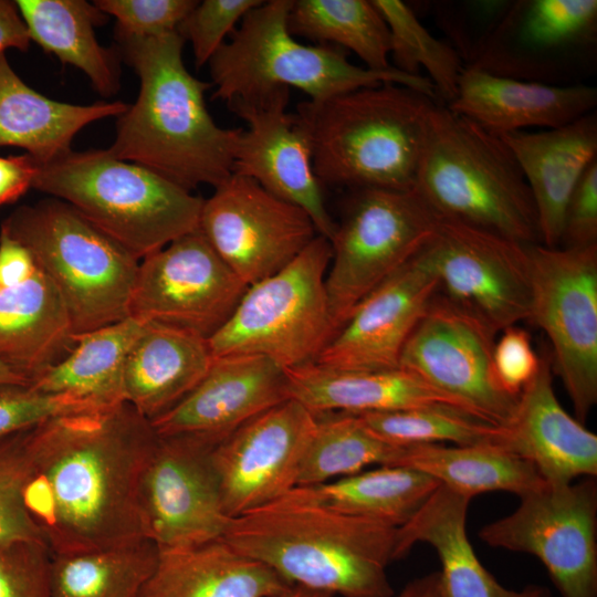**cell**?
<instances>
[{
	"label": "cell",
	"mask_w": 597,
	"mask_h": 597,
	"mask_svg": "<svg viewBox=\"0 0 597 597\" xmlns=\"http://www.w3.org/2000/svg\"><path fill=\"white\" fill-rule=\"evenodd\" d=\"M156 440L150 421L127 402L55 417L27 431L24 505L52 554L146 537L140 482Z\"/></svg>",
	"instance_id": "6da1fadb"
},
{
	"label": "cell",
	"mask_w": 597,
	"mask_h": 597,
	"mask_svg": "<svg viewBox=\"0 0 597 597\" xmlns=\"http://www.w3.org/2000/svg\"><path fill=\"white\" fill-rule=\"evenodd\" d=\"M118 40L140 86L136 102L118 116L106 150L190 192L230 178L242 128L220 127L208 112L205 92L212 84L187 70L180 34Z\"/></svg>",
	"instance_id": "7a4b0ae2"
},
{
	"label": "cell",
	"mask_w": 597,
	"mask_h": 597,
	"mask_svg": "<svg viewBox=\"0 0 597 597\" xmlns=\"http://www.w3.org/2000/svg\"><path fill=\"white\" fill-rule=\"evenodd\" d=\"M397 528L344 514L293 490L232 517L222 536L292 585L343 597H392Z\"/></svg>",
	"instance_id": "3957f363"
},
{
	"label": "cell",
	"mask_w": 597,
	"mask_h": 597,
	"mask_svg": "<svg viewBox=\"0 0 597 597\" xmlns=\"http://www.w3.org/2000/svg\"><path fill=\"white\" fill-rule=\"evenodd\" d=\"M438 104L419 91L385 82L300 103L295 115L322 186L411 190Z\"/></svg>",
	"instance_id": "277c9868"
},
{
	"label": "cell",
	"mask_w": 597,
	"mask_h": 597,
	"mask_svg": "<svg viewBox=\"0 0 597 597\" xmlns=\"http://www.w3.org/2000/svg\"><path fill=\"white\" fill-rule=\"evenodd\" d=\"M416 189L441 218L541 243L534 201L503 139L438 104Z\"/></svg>",
	"instance_id": "5b68a950"
},
{
	"label": "cell",
	"mask_w": 597,
	"mask_h": 597,
	"mask_svg": "<svg viewBox=\"0 0 597 597\" xmlns=\"http://www.w3.org/2000/svg\"><path fill=\"white\" fill-rule=\"evenodd\" d=\"M32 188L69 203L139 261L199 227L203 199L106 149L38 164Z\"/></svg>",
	"instance_id": "8992f818"
},
{
	"label": "cell",
	"mask_w": 597,
	"mask_h": 597,
	"mask_svg": "<svg viewBox=\"0 0 597 597\" xmlns=\"http://www.w3.org/2000/svg\"><path fill=\"white\" fill-rule=\"evenodd\" d=\"M292 0L263 1L241 20L231 39L209 61L213 98L250 100L277 87H295L311 102H322L360 87L397 83L437 100L427 76L396 69L374 71L349 62L334 45H306L291 34Z\"/></svg>",
	"instance_id": "52a82bcc"
},
{
	"label": "cell",
	"mask_w": 597,
	"mask_h": 597,
	"mask_svg": "<svg viewBox=\"0 0 597 597\" xmlns=\"http://www.w3.org/2000/svg\"><path fill=\"white\" fill-rule=\"evenodd\" d=\"M1 228L57 290L74 334L129 316L139 260L56 198L17 208Z\"/></svg>",
	"instance_id": "ba28073f"
},
{
	"label": "cell",
	"mask_w": 597,
	"mask_h": 597,
	"mask_svg": "<svg viewBox=\"0 0 597 597\" xmlns=\"http://www.w3.org/2000/svg\"><path fill=\"white\" fill-rule=\"evenodd\" d=\"M329 241L316 235L287 265L248 286L209 339L213 357L261 355L282 368L313 363L333 337L326 274Z\"/></svg>",
	"instance_id": "9c48e42d"
},
{
	"label": "cell",
	"mask_w": 597,
	"mask_h": 597,
	"mask_svg": "<svg viewBox=\"0 0 597 597\" xmlns=\"http://www.w3.org/2000/svg\"><path fill=\"white\" fill-rule=\"evenodd\" d=\"M352 190L329 240L325 283L334 334L370 292L422 249L440 218L417 189Z\"/></svg>",
	"instance_id": "30bf717a"
},
{
	"label": "cell",
	"mask_w": 597,
	"mask_h": 597,
	"mask_svg": "<svg viewBox=\"0 0 597 597\" xmlns=\"http://www.w3.org/2000/svg\"><path fill=\"white\" fill-rule=\"evenodd\" d=\"M531 300L527 321L553 348V366L584 423L597 402V244H526Z\"/></svg>",
	"instance_id": "8fae6325"
},
{
	"label": "cell",
	"mask_w": 597,
	"mask_h": 597,
	"mask_svg": "<svg viewBox=\"0 0 597 597\" xmlns=\"http://www.w3.org/2000/svg\"><path fill=\"white\" fill-rule=\"evenodd\" d=\"M509 515L481 528L494 548L541 561L563 597H597V483L543 484Z\"/></svg>",
	"instance_id": "7c38bea8"
},
{
	"label": "cell",
	"mask_w": 597,
	"mask_h": 597,
	"mask_svg": "<svg viewBox=\"0 0 597 597\" xmlns=\"http://www.w3.org/2000/svg\"><path fill=\"white\" fill-rule=\"evenodd\" d=\"M596 52V0H519L469 65L516 80L574 85L593 74Z\"/></svg>",
	"instance_id": "4fadbf2b"
},
{
	"label": "cell",
	"mask_w": 597,
	"mask_h": 597,
	"mask_svg": "<svg viewBox=\"0 0 597 597\" xmlns=\"http://www.w3.org/2000/svg\"><path fill=\"white\" fill-rule=\"evenodd\" d=\"M422 250L437 274L441 296L493 334L527 320L526 244L440 217Z\"/></svg>",
	"instance_id": "5bb4252c"
},
{
	"label": "cell",
	"mask_w": 597,
	"mask_h": 597,
	"mask_svg": "<svg viewBox=\"0 0 597 597\" xmlns=\"http://www.w3.org/2000/svg\"><path fill=\"white\" fill-rule=\"evenodd\" d=\"M221 440L158 436L140 482L145 536L159 552L181 551L221 540L229 524L212 463Z\"/></svg>",
	"instance_id": "9a60e30c"
},
{
	"label": "cell",
	"mask_w": 597,
	"mask_h": 597,
	"mask_svg": "<svg viewBox=\"0 0 597 597\" xmlns=\"http://www.w3.org/2000/svg\"><path fill=\"white\" fill-rule=\"evenodd\" d=\"M247 289L198 228L139 261L129 316L209 339Z\"/></svg>",
	"instance_id": "2e32d148"
},
{
	"label": "cell",
	"mask_w": 597,
	"mask_h": 597,
	"mask_svg": "<svg viewBox=\"0 0 597 597\" xmlns=\"http://www.w3.org/2000/svg\"><path fill=\"white\" fill-rule=\"evenodd\" d=\"M198 228L248 286L283 269L318 235L303 209L235 174L203 199Z\"/></svg>",
	"instance_id": "e0dca14e"
},
{
	"label": "cell",
	"mask_w": 597,
	"mask_h": 597,
	"mask_svg": "<svg viewBox=\"0 0 597 597\" xmlns=\"http://www.w3.org/2000/svg\"><path fill=\"white\" fill-rule=\"evenodd\" d=\"M496 335L438 293L406 342L399 367L458 401L475 417L504 426L517 398L502 392L492 375Z\"/></svg>",
	"instance_id": "ac0fdd59"
},
{
	"label": "cell",
	"mask_w": 597,
	"mask_h": 597,
	"mask_svg": "<svg viewBox=\"0 0 597 597\" xmlns=\"http://www.w3.org/2000/svg\"><path fill=\"white\" fill-rule=\"evenodd\" d=\"M316 416L287 399L244 422L212 450L223 509L232 519L297 485Z\"/></svg>",
	"instance_id": "d6986e66"
},
{
	"label": "cell",
	"mask_w": 597,
	"mask_h": 597,
	"mask_svg": "<svg viewBox=\"0 0 597 597\" xmlns=\"http://www.w3.org/2000/svg\"><path fill=\"white\" fill-rule=\"evenodd\" d=\"M290 88L227 103L248 124L238 139L233 174L256 181L272 195L303 209L318 235L332 239L336 222L325 206L312 163L308 137L295 113L286 112Z\"/></svg>",
	"instance_id": "ffe728a7"
},
{
	"label": "cell",
	"mask_w": 597,
	"mask_h": 597,
	"mask_svg": "<svg viewBox=\"0 0 597 597\" xmlns=\"http://www.w3.org/2000/svg\"><path fill=\"white\" fill-rule=\"evenodd\" d=\"M437 293V274L421 249L355 307L314 363L348 370L398 368L406 342Z\"/></svg>",
	"instance_id": "44dd1931"
},
{
	"label": "cell",
	"mask_w": 597,
	"mask_h": 597,
	"mask_svg": "<svg viewBox=\"0 0 597 597\" xmlns=\"http://www.w3.org/2000/svg\"><path fill=\"white\" fill-rule=\"evenodd\" d=\"M287 399L285 369L272 359L261 355L219 356L181 401L150 423L158 436L197 434L222 440Z\"/></svg>",
	"instance_id": "7402d4cb"
},
{
	"label": "cell",
	"mask_w": 597,
	"mask_h": 597,
	"mask_svg": "<svg viewBox=\"0 0 597 597\" xmlns=\"http://www.w3.org/2000/svg\"><path fill=\"white\" fill-rule=\"evenodd\" d=\"M552 362L538 369L517 398L513 416L500 427L495 444L531 463L546 484L597 475V436L570 416L553 388Z\"/></svg>",
	"instance_id": "603a6c76"
},
{
	"label": "cell",
	"mask_w": 597,
	"mask_h": 597,
	"mask_svg": "<svg viewBox=\"0 0 597 597\" xmlns=\"http://www.w3.org/2000/svg\"><path fill=\"white\" fill-rule=\"evenodd\" d=\"M596 105L597 88L591 85L523 81L465 65L457 96L446 106L502 136L531 127L556 128L594 112Z\"/></svg>",
	"instance_id": "cb8c5ba5"
},
{
	"label": "cell",
	"mask_w": 597,
	"mask_h": 597,
	"mask_svg": "<svg viewBox=\"0 0 597 597\" xmlns=\"http://www.w3.org/2000/svg\"><path fill=\"white\" fill-rule=\"evenodd\" d=\"M515 157L536 209L541 243L561 244L567 202L577 182L597 159V114L566 125L500 136Z\"/></svg>",
	"instance_id": "d4e9b609"
},
{
	"label": "cell",
	"mask_w": 597,
	"mask_h": 597,
	"mask_svg": "<svg viewBox=\"0 0 597 597\" xmlns=\"http://www.w3.org/2000/svg\"><path fill=\"white\" fill-rule=\"evenodd\" d=\"M470 501L440 484L411 520L397 528L396 561L406 557L413 545L429 544L441 564L442 597H551L540 585L506 588L483 566L467 535Z\"/></svg>",
	"instance_id": "484cf974"
},
{
	"label": "cell",
	"mask_w": 597,
	"mask_h": 597,
	"mask_svg": "<svg viewBox=\"0 0 597 597\" xmlns=\"http://www.w3.org/2000/svg\"><path fill=\"white\" fill-rule=\"evenodd\" d=\"M285 375L289 398L298 401L314 415H360L434 405L453 406L469 412L448 395L400 367L348 370L313 362L286 368Z\"/></svg>",
	"instance_id": "4316f807"
},
{
	"label": "cell",
	"mask_w": 597,
	"mask_h": 597,
	"mask_svg": "<svg viewBox=\"0 0 597 597\" xmlns=\"http://www.w3.org/2000/svg\"><path fill=\"white\" fill-rule=\"evenodd\" d=\"M213 356L207 338L145 323L124 368V398L149 421L181 401L205 377Z\"/></svg>",
	"instance_id": "83f0119b"
},
{
	"label": "cell",
	"mask_w": 597,
	"mask_h": 597,
	"mask_svg": "<svg viewBox=\"0 0 597 597\" xmlns=\"http://www.w3.org/2000/svg\"><path fill=\"white\" fill-rule=\"evenodd\" d=\"M65 305L50 279L36 269L24 283L0 292V362L30 384L74 347Z\"/></svg>",
	"instance_id": "f1b7e54d"
},
{
	"label": "cell",
	"mask_w": 597,
	"mask_h": 597,
	"mask_svg": "<svg viewBox=\"0 0 597 597\" xmlns=\"http://www.w3.org/2000/svg\"><path fill=\"white\" fill-rule=\"evenodd\" d=\"M127 107L121 101L75 105L51 100L27 85L0 54V147L23 148L36 164L66 154L82 128L118 117Z\"/></svg>",
	"instance_id": "f546056e"
},
{
	"label": "cell",
	"mask_w": 597,
	"mask_h": 597,
	"mask_svg": "<svg viewBox=\"0 0 597 597\" xmlns=\"http://www.w3.org/2000/svg\"><path fill=\"white\" fill-rule=\"evenodd\" d=\"M293 585L224 541L159 552L138 597H275Z\"/></svg>",
	"instance_id": "4dcf8cb0"
},
{
	"label": "cell",
	"mask_w": 597,
	"mask_h": 597,
	"mask_svg": "<svg viewBox=\"0 0 597 597\" xmlns=\"http://www.w3.org/2000/svg\"><path fill=\"white\" fill-rule=\"evenodd\" d=\"M31 41L64 63L80 69L93 87L109 97L119 88L115 55L102 46L94 28L106 21L94 3L85 0L14 1Z\"/></svg>",
	"instance_id": "1f68e13d"
},
{
	"label": "cell",
	"mask_w": 597,
	"mask_h": 597,
	"mask_svg": "<svg viewBox=\"0 0 597 597\" xmlns=\"http://www.w3.org/2000/svg\"><path fill=\"white\" fill-rule=\"evenodd\" d=\"M394 465L419 470L469 499L491 491L522 496L545 484L531 463L495 443L400 447Z\"/></svg>",
	"instance_id": "d6a6232c"
},
{
	"label": "cell",
	"mask_w": 597,
	"mask_h": 597,
	"mask_svg": "<svg viewBox=\"0 0 597 597\" xmlns=\"http://www.w3.org/2000/svg\"><path fill=\"white\" fill-rule=\"evenodd\" d=\"M144 322L128 316L86 333L74 334L72 350L30 386L51 394H73L105 407L125 402L124 368Z\"/></svg>",
	"instance_id": "836d02e7"
},
{
	"label": "cell",
	"mask_w": 597,
	"mask_h": 597,
	"mask_svg": "<svg viewBox=\"0 0 597 597\" xmlns=\"http://www.w3.org/2000/svg\"><path fill=\"white\" fill-rule=\"evenodd\" d=\"M440 483L404 465H379L326 483L296 486L300 496L331 510L401 527L419 511Z\"/></svg>",
	"instance_id": "e575fe53"
},
{
	"label": "cell",
	"mask_w": 597,
	"mask_h": 597,
	"mask_svg": "<svg viewBox=\"0 0 597 597\" xmlns=\"http://www.w3.org/2000/svg\"><path fill=\"white\" fill-rule=\"evenodd\" d=\"M287 27L294 36L352 51L369 70L395 69L390 33L373 1L292 0Z\"/></svg>",
	"instance_id": "d590c367"
},
{
	"label": "cell",
	"mask_w": 597,
	"mask_h": 597,
	"mask_svg": "<svg viewBox=\"0 0 597 597\" xmlns=\"http://www.w3.org/2000/svg\"><path fill=\"white\" fill-rule=\"evenodd\" d=\"M159 551L148 538L102 549L52 554V597H138Z\"/></svg>",
	"instance_id": "8d00e7d4"
},
{
	"label": "cell",
	"mask_w": 597,
	"mask_h": 597,
	"mask_svg": "<svg viewBox=\"0 0 597 597\" xmlns=\"http://www.w3.org/2000/svg\"><path fill=\"white\" fill-rule=\"evenodd\" d=\"M315 416V430L303 457L296 486L326 483L369 465H394L400 447L378 438L357 415Z\"/></svg>",
	"instance_id": "74e56055"
},
{
	"label": "cell",
	"mask_w": 597,
	"mask_h": 597,
	"mask_svg": "<svg viewBox=\"0 0 597 597\" xmlns=\"http://www.w3.org/2000/svg\"><path fill=\"white\" fill-rule=\"evenodd\" d=\"M390 33L391 66L409 74L421 75L423 69L432 83L437 100L451 103L458 92L464 69L457 51L436 39L420 22L413 10L400 0H373Z\"/></svg>",
	"instance_id": "f35d334b"
},
{
	"label": "cell",
	"mask_w": 597,
	"mask_h": 597,
	"mask_svg": "<svg viewBox=\"0 0 597 597\" xmlns=\"http://www.w3.org/2000/svg\"><path fill=\"white\" fill-rule=\"evenodd\" d=\"M357 416L374 434L398 447L444 442L457 446L494 443L500 433V426L448 405Z\"/></svg>",
	"instance_id": "ab89813d"
},
{
	"label": "cell",
	"mask_w": 597,
	"mask_h": 597,
	"mask_svg": "<svg viewBox=\"0 0 597 597\" xmlns=\"http://www.w3.org/2000/svg\"><path fill=\"white\" fill-rule=\"evenodd\" d=\"M108 408L73 394H51L30 385L0 384V441L65 415Z\"/></svg>",
	"instance_id": "60d3db41"
},
{
	"label": "cell",
	"mask_w": 597,
	"mask_h": 597,
	"mask_svg": "<svg viewBox=\"0 0 597 597\" xmlns=\"http://www.w3.org/2000/svg\"><path fill=\"white\" fill-rule=\"evenodd\" d=\"M27 431L0 441V544L43 542L24 505L23 491L29 474Z\"/></svg>",
	"instance_id": "b9f144b4"
},
{
	"label": "cell",
	"mask_w": 597,
	"mask_h": 597,
	"mask_svg": "<svg viewBox=\"0 0 597 597\" xmlns=\"http://www.w3.org/2000/svg\"><path fill=\"white\" fill-rule=\"evenodd\" d=\"M262 0H205L179 24L177 32L191 43L196 66L209 63L235 25Z\"/></svg>",
	"instance_id": "7bdbcfd3"
},
{
	"label": "cell",
	"mask_w": 597,
	"mask_h": 597,
	"mask_svg": "<svg viewBox=\"0 0 597 597\" xmlns=\"http://www.w3.org/2000/svg\"><path fill=\"white\" fill-rule=\"evenodd\" d=\"M51 562L41 541L0 544V597H52Z\"/></svg>",
	"instance_id": "ee69618b"
},
{
	"label": "cell",
	"mask_w": 597,
	"mask_h": 597,
	"mask_svg": "<svg viewBox=\"0 0 597 597\" xmlns=\"http://www.w3.org/2000/svg\"><path fill=\"white\" fill-rule=\"evenodd\" d=\"M195 0H96L94 4L115 18L118 38H156L177 31L193 9Z\"/></svg>",
	"instance_id": "f6af8a7d"
},
{
	"label": "cell",
	"mask_w": 597,
	"mask_h": 597,
	"mask_svg": "<svg viewBox=\"0 0 597 597\" xmlns=\"http://www.w3.org/2000/svg\"><path fill=\"white\" fill-rule=\"evenodd\" d=\"M512 1H465L440 4L439 19L457 45L464 66L472 63Z\"/></svg>",
	"instance_id": "bcb514c9"
},
{
	"label": "cell",
	"mask_w": 597,
	"mask_h": 597,
	"mask_svg": "<svg viewBox=\"0 0 597 597\" xmlns=\"http://www.w3.org/2000/svg\"><path fill=\"white\" fill-rule=\"evenodd\" d=\"M541 357L533 349L530 334L519 325L510 326L495 339L492 353V375L498 388L519 398L535 376Z\"/></svg>",
	"instance_id": "7dc6e473"
},
{
	"label": "cell",
	"mask_w": 597,
	"mask_h": 597,
	"mask_svg": "<svg viewBox=\"0 0 597 597\" xmlns=\"http://www.w3.org/2000/svg\"><path fill=\"white\" fill-rule=\"evenodd\" d=\"M597 244V159L585 170L566 206L559 247Z\"/></svg>",
	"instance_id": "c3c4849f"
},
{
	"label": "cell",
	"mask_w": 597,
	"mask_h": 597,
	"mask_svg": "<svg viewBox=\"0 0 597 597\" xmlns=\"http://www.w3.org/2000/svg\"><path fill=\"white\" fill-rule=\"evenodd\" d=\"M38 266L29 250L0 228V285L2 289L28 281Z\"/></svg>",
	"instance_id": "681fc988"
},
{
	"label": "cell",
	"mask_w": 597,
	"mask_h": 597,
	"mask_svg": "<svg viewBox=\"0 0 597 597\" xmlns=\"http://www.w3.org/2000/svg\"><path fill=\"white\" fill-rule=\"evenodd\" d=\"M36 170V161L28 154L0 156V207L17 201L32 188Z\"/></svg>",
	"instance_id": "f907efd6"
},
{
	"label": "cell",
	"mask_w": 597,
	"mask_h": 597,
	"mask_svg": "<svg viewBox=\"0 0 597 597\" xmlns=\"http://www.w3.org/2000/svg\"><path fill=\"white\" fill-rule=\"evenodd\" d=\"M31 39L14 2L0 0V54L8 49L27 51Z\"/></svg>",
	"instance_id": "816d5d0a"
},
{
	"label": "cell",
	"mask_w": 597,
	"mask_h": 597,
	"mask_svg": "<svg viewBox=\"0 0 597 597\" xmlns=\"http://www.w3.org/2000/svg\"><path fill=\"white\" fill-rule=\"evenodd\" d=\"M397 597H442L439 572L409 582Z\"/></svg>",
	"instance_id": "f5cc1de1"
},
{
	"label": "cell",
	"mask_w": 597,
	"mask_h": 597,
	"mask_svg": "<svg viewBox=\"0 0 597 597\" xmlns=\"http://www.w3.org/2000/svg\"><path fill=\"white\" fill-rule=\"evenodd\" d=\"M333 596L334 595L326 591H321V590H315V589L306 588L298 585H293L290 589H287L286 591L275 597H333Z\"/></svg>",
	"instance_id": "db71d44e"
},
{
	"label": "cell",
	"mask_w": 597,
	"mask_h": 597,
	"mask_svg": "<svg viewBox=\"0 0 597 597\" xmlns=\"http://www.w3.org/2000/svg\"><path fill=\"white\" fill-rule=\"evenodd\" d=\"M0 384L30 385V381L0 362Z\"/></svg>",
	"instance_id": "11a10c76"
},
{
	"label": "cell",
	"mask_w": 597,
	"mask_h": 597,
	"mask_svg": "<svg viewBox=\"0 0 597 597\" xmlns=\"http://www.w3.org/2000/svg\"><path fill=\"white\" fill-rule=\"evenodd\" d=\"M1 290H2V287H1V285H0V292H1Z\"/></svg>",
	"instance_id": "9f6ffc18"
}]
</instances>
